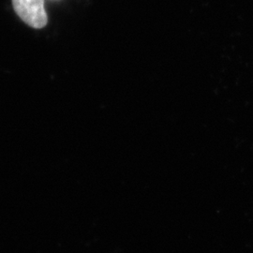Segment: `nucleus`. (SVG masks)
<instances>
[{"label":"nucleus","mask_w":253,"mask_h":253,"mask_svg":"<svg viewBox=\"0 0 253 253\" xmlns=\"http://www.w3.org/2000/svg\"><path fill=\"white\" fill-rule=\"evenodd\" d=\"M15 12L27 25L42 28L47 25V14L43 0H12Z\"/></svg>","instance_id":"1"}]
</instances>
